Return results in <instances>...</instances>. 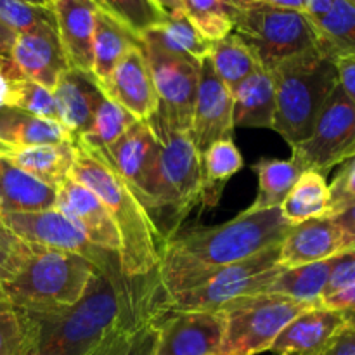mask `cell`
<instances>
[{
    "instance_id": "cell-34",
    "label": "cell",
    "mask_w": 355,
    "mask_h": 355,
    "mask_svg": "<svg viewBox=\"0 0 355 355\" xmlns=\"http://www.w3.org/2000/svg\"><path fill=\"white\" fill-rule=\"evenodd\" d=\"M243 156L232 139H222L214 142L207 151L201 155V166H203V191L201 198L205 201L208 196H214V203L220 196V189L234 173L243 168Z\"/></svg>"
},
{
    "instance_id": "cell-31",
    "label": "cell",
    "mask_w": 355,
    "mask_h": 355,
    "mask_svg": "<svg viewBox=\"0 0 355 355\" xmlns=\"http://www.w3.org/2000/svg\"><path fill=\"white\" fill-rule=\"evenodd\" d=\"M208 59L218 78L225 83L229 90H234L243 80L262 68L248 45L234 33L214 42Z\"/></svg>"
},
{
    "instance_id": "cell-18",
    "label": "cell",
    "mask_w": 355,
    "mask_h": 355,
    "mask_svg": "<svg viewBox=\"0 0 355 355\" xmlns=\"http://www.w3.org/2000/svg\"><path fill=\"white\" fill-rule=\"evenodd\" d=\"M10 61L21 76L49 90L54 89L59 76L69 69L55 23L42 24L28 33L17 35Z\"/></svg>"
},
{
    "instance_id": "cell-13",
    "label": "cell",
    "mask_w": 355,
    "mask_h": 355,
    "mask_svg": "<svg viewBox=\"0 0 355 355\" xmlns=\"http://www.w3.org/2000/svg\"><path fill=\"white\" fill-rule=\"evenodd\" d=\"M222 338V312L159 309L156 355H217Z\"/></svg>"
},
{
    "instance_id": "cell-6",
    "label": "cell",
    "mask_w": 355,
    "mask_h": 355,
    "mask_svg": "<svg viewBox=\"0 0 355 355\" xmlns=\"http://www.w3.org/2000/svg\"><path fill=\"white\" fill-rule=\"evenodd\" d=\"M315 305L276 293H257L236 298L220 309L224 338L217 355H257L269 352L281 331Z\"/></svg>"
},
{
    "instance_id": "cell-41",
    "label": "cell",
    "mask_w": 355,
    "mask_h": 355,
    "mask_svg": "<svg viewBox=\"0 0 355 355\" xmlns=\"http://www.w3.org/2000/svg\"><path fill=\"white\" fill-rule=\"evenodd\" d=\"M159 309H162V302H159L158 309L153 312L151 318L146 319L128 338H125L118 345H113L110 349H104L92 355H156Z\"/></svg>"
},
{
    "instance_id": "cell-30",
    "label": "cell",
    "mask_w": 355,
    "mask_h": 355,
    "mask_svg": "<svg viewBox=\"0 0 355 355\" xmlns=\"http://www.w3.org/2000/svg\"><path fill=\"white\" fill-rule=\"evenodd\" d=\"M253 170L259 177V194L246 211L281 208L302 173L293 159L262 158L253 165Z\"/></svg>"
},
{
    "instance_id": "cell-32",
    "label": "cell",
    "mask_w": 355,
    "mask_h": 355,
    "mask_svg": "<svg viewBox=\"0 0 355 355\" xmlns=\"http://www.w3.org/2000/svg\"><path fill=\"white\" fill-rule=\"evenodd\" d=\"M312 23L319 33L322 51L333 58L342 54H355L354 0H333L331 9Z\"/></svg>"
},
{
    "instance_id": "cell-37",
    "label": "cell",
    "mask_w": 355,
    "mask_h": 355,
    "mask_svg": "<svg viewBox=\"0 0 355 355\" xmlns=\"http://www.w3.org/2000/svg\"><path fill=\"white\" fill-rule=\"evenodd\" d=\"M184 12L207 40L217 42L232 33L238 10L220 0H184Z\"/></svg>"
},
{
    "instance_id": "cell-44",
    "label": "cell",
    "mask_w": 355,
    "mask_h": 355,
    "mask_svg": "<svg viewBox=\"0 0 355 355\" xmlns=\"http://www.w3.org/2000/svg\"><path fill=\"white\" fill-rule=\"evenodd\" d=\"M352 284H355V250H349V252H342L338 255V262L333 270L324 297L343 290V288L352 286Z\"/></svg>"
},
{
    "instance_id": "cell-58",
    "label": "cell",
    "mask_w": 355,
    "mask_h": 355,
    "mask_svg": "<svg viewBox=\"0 0 355 355\" xmlns=\"http://www.w3.org/2000/svg\"><path fill=\"white\" fill-rule=\"evenodd\" d=\"M354 2H355V0H354Z\"/></svg>"
},
{
    "instance_id": "cell-15",
    "label": "cell",
    "mask_w": 355,
    "mask_h": 355,
    "mask_svg": "<svg viewBox=\"0 0 355 355\" xmlns=\"http://www.w3.org/2000/svg\"><path fill=\"white\" fill-rule=\"evenodd\" d=\"M106 151L118 172L149 210L159 156V137L149 120L135 121Z\"/></svg>"
},
{
    "instance_id": "cell-43",
    "label": "cell",
    "mask_w": 355,
    "mask_h": 355,
    "mask_svg": "<svg viewBox=\"0 0 355 355\" xmlns=\"http://www.w3.org/2000/svg\"><path fill=\"white\" fill-rule=\"evenodd\" d=\"M26 243L12 234L0 220V283L9 279L19 263Z\"/></svg>"
},
{
    "instance_id": "cell-47",
    "label": "cell",
    "mask_w": 355,
    "mask_h": 355,
    "mask_svg": "<svg viewBox=\"0 0 355 355\" xmlns=\"http://www.w3.org/2000/svg\"><path fill=\"white\" fill-rule=\"evenodd\" d=\"M336 227H338L340 234H342L343 241V252L355 250V205L349 207L347 210L340 211V214L333 215Z\"/></svg>"
},
{
    "instance_id": "cell-25",
    "label": "cell",
    "mask_w": 355,
    "mask_h": 355,
    "mask_svg": "<svg viewBox=\"0 0 355 355\" xmlns=\"http://www.w3.org/2000/svg\"><path fill=\"white\" fill-rule=\"evenodd\" d=\"M58 186L3 163L0 175L2 211H44L55 208Z\"/></svg>"
},
{
    "instance_id": "cell-1",
    "label": "cell",
    "mask_w": 355,
    "mask_h": 355,
    "mask_svg": "<svg viewBox=\"0 0 355 355\" xmlns=\"http://www.w3.org/2000/svg\"><path fill=\"white\" fill-rule=\"evenodd\" d=\"M163 295L158 270L125 277L120 266L97 270L78 304L52 314H30L35 355H89L116 329L155 309Z\"/></svg>"
},
{
    "instance_id": "cell-11",
    "label": "cell",
    "mask_w": 355,
    "mask_h": 355,
    "mask_svg": "<svg viewBox=\"0 0 355 355\" xmlns=\"http://www.w3.org/2000/svg\"><path fill=\"white\" fill-rule=\"evenodd\" d=\"M295 165L305 172L314 170L324 175L355 153V106L338 85L322 106L311 137L293 146Z\"/></svg>"
},
{
    "instance_id": "cell-57",
    "label": "cell",
    "mask_w": 355,
    "mask_h": 355,
    "mask_svg": "<svg viewBox=\"0 0 355 355\" xmlns=\"http://www.w3.org/2000/svg\"><path fill=\"white\" fill-rule=\"evenodd\" d=\"M354 156H355V153H354Z\"/></svg>"
},
{
    "instance_id": "cell-21",
    "label": "cell",
    "mask_w": 355,
    "mask_h": 355,
    "mask_svg": "<svg viewBox=\"0 0 355 355\" xmlns=\"http://www.w3.org/2000/svg\"><path fill=\"white\" fill-rule=\"evenodd\" d=\"M343 252L342 234L331 217L312 218L293 225L279 245V266L284 269L321 262Z\"/></svg>"
},
{
    "instance_id": "cell-10",
    "label": "cell",
    "mask_w": 355,
    "mask_h": 355,
    "mask_svg": "<svg viewBox=\"0 0 355 355\" xmlns=\"http://www.w3.org/2000/svg\"><path fill=\"white\" fill-rule=\"evenodd\" d=\"M141 44L159 99L155 116L172 130L189 134L201 62L168 51L149 31L142 35Z\"/></svg>"
},
{
    "instance_id": "cell-17",
    "label": "cell",
    "mask_w": 355,
    "mask_h": 355,
    "mask_svg": "<svg viewBox=\"0 0 355 355\" xmlns=\"http://www.w3.org/2000/svg\"><path fill=\"white\" fill-rule=\"evenodd\" d=\"M55 208L69 218L92 245L104 252H120V234L103 201L71 175L58 186Z\"/></svg>"
},
{
    "instance_id": "cell-28",
    "label": "cell",
    "mask_w": 355,
    "mask_h": 355,
    "mask_svg": "<svg viewBox=\"0 0 355 355\" xmlns=\"http://www.w3.org/2000/svg\"><path fill=\"white\" fill-rule=\"evenodd\" d=\"M281 214L284 220L291 225L302 224L312 218L328 217L329 215V184L324 175L314 170H305L300 173L290 194L281 205Z\"/></svg>"
},
{
    "instance_id": "cell-19",
    "label": "cell",
    "mask_w": 355,
    "mask_h": 355,
    "mask_svg": "<svg viewBox=\"0 0 355 355\" xmlns=\"http://www.w3.org/2000/svg\"><path fill=\"white\" fill-rule=\"evenodd\" d=\"M52 10L68 66L92 75L97 6L94 0H52Z\"/></svg>"
},
{
    "instance_id": "cell-16",
    "label": "cell",
    "mask_w": 355,
    "mask_h": 355,
    "mask_svg": "<svg viewBox=\"0 0 355 355\" xmlns=\"http://www.w3.org/2000/svg\"><path fill=\"white\" fill-rule=\"evenodd\" d=\"M97 83L110 99L120 104L137 120L148 121L158 111L159 99L142 44L128 49L111 75L104 82Z\"/></svg>"
},
{
    "instance_id": "cell-46",
    "label": "cell",
    "mask_w": 355,
    "mask_h": 355,
    "mask_svg": "<svg viewBox=\"0 0 355 355\" xmlns=\"http://www.w3.org/2000/svg\"><path fill=\"white\" fill-rule=\"evenodd\" d=\"M338 83L355 106V54H342L335 58Z\"/></svg>"
},
{
    "instance_id": "cell-42",
    "label": "cell",
    "mask_w": 355,
    "mask_h": 355,
    "mask_svg": "<svg viewBox=\"0 0 355 355\" xmlns=\"http://www.w3.org/2000/svg\"><path fill=\"white\" fill-rule=\"evenodd\" d=\"M355 205V156L342 163V170L329 184V215L340 214Z\"/></svg>"
},
{
    "instance_id": "cell-55",
    "label": "cell",
    "mask_w": 355,
    "mask_h": 355,
    "mask_svg": "<svg viewBox=\"0 0 355 355\" xmlns=\"http://www.w3.org/2000/svg\"><path fill=\"white\" fill-rule=\"evenodd\" d=\"M2 166H3V162L0 159V175H2Z\"/></svg>"
},
{
    "instance_id": "cell-48",
    "label": "cell",
    "mask_w": 355,
    "mask_h": 355,
    "mask_svg": "<svg viewBox=\"0 0 355 355\" xmlns=\"http://www.w3.org/2000/svg\"><path fill=\"white\" fill-rule=\"evenodd\" d=\"M322 355H355V328L345 326Z\"/></svg>"
},
{
    "instance_id": "cell-5",
    "label": "cell",
    "mask_w": 355,
    "mask_h": 355,
    "mask_svg": "<svg viewBox=\"0 0 355 355\" xmlns=\"http://www.w3.org/2000/svg\"><path fill=\"white\" fill-rule=\"evenodd\" d=\"M270 75L276 94L272 130L293 148L311 137L322 106L338 85L335 58L315 47L283 61Z\"/></svg>"
},
{
    "instance_id": "cell-14",
    "label": "cell",
    "mask_w": 355,
    "mask_h": 355,
    "mask_svg": "<svg viewBox=\"0 0 355 355\" xmlns=\"http://www.w3.org/2000/svg\"><path fill=\"white\" fill-rule=\"evenodd\" d=\"M234 132V103L231 90L218 78L210 59L201 61L196 103L189 137L200 155L214 142L231 139Z\"/></svg>"
},
{
    "instance_id": "cell-24",
    "label": "cell",
    "mask_w": 355,
    "mask_h": 355,
    "mask_svg": "<svg viewBox=\"0 0 355 355\" xmlns=\"http://www.w3.org/2000/svg\"><path fill=\"white\" fill-rule=\"evenodd\" d=\"M231 94L234 103V127L272 128L276 94L270 71L259 68L231 90Z\"/></svg>"
},
{
    "instance_id": "cell-40",
    "label": "cell",
    "mask_w": 355,
    "mask_h": 355,
    "mask_svg": "<svg viewBox=\"0 0 355 355\" xmlns=\"http://www.w3.org/2000/svg\"><path fill=\"white\" fill-rule=\"evenodd\" d=\"M0 23L21 35L42 24L55 23V17L52 6H37L24 0H0Z\"/></svg>"
},
{
    "instance_id": "cell-38",
    "label": "cell",
    "mask_w": 355,
    "mask_h": 355,
    "mask_svg": "<svg viewBox=\"0 0 355 355\" xmlns=\"http://www.w3.org/2000/svg\"><path fill=\"white\" fill-rule=\"evenodd\" d=\"M7 107H16V110L26 111L35 116L61 123V114H59V107L52 90L45 89L44 85L31 82L24 76L10 78Z\"/></svg>"
},
{
    "instance_id": "cell-51",
    "label": "cell",
    "mask_w": 355,
    "mask_h": 355,
    "mask_svg": "<svg viewBox=\"0 0 355 355\" xmlns=\"http://www.w3.org/2000/svg\"><path fill=\"white\" fill-rule=\"evenodd\" d=\"M153 2L166 17L184 12V0H153Z\"/></svg>"
},
{
    "instance_id": "cell-3",
    "label": "cell",
    "mask_w": 355,
    "mask_h": 355,
    "mask_svg": "<svg viewBox=\"0 0 355 355\" xmlns=\"http://www.w3.org/2000/svg\"><path fill=\"white\" fill-rule=\"evenodd\" d=\"M71 177L89 187L106 207L120 234V262L125 277H144L158 270L163 239L134 187L123 179L106 148L90 137H75Z\"/></svg>"
},
{
    "instance_id": "cell-35",
    "label": "cell",
    "mask_w": 355,
    "mask_h": 355,
    "mask_svg": "<svg viewBox=\"0 0 355 355\" xmlns=\"http://www.w3.org/2000/svg\"><path fill=\"white\" fill-rule=\"evenodd\" d=\"M94 3L101 12L113 17L137 38L166 19L153 0H94Z\"/></svg>"
},
{
    "instance_id": "cell-36",
    "label": "cell",
    "mask_w": 355,
    "mask_h": 355,
    "mask_svg": "<svg viewBox=\"0 0 355 355\" xmlns=\"http://www.w3.org/2000/svg\"><path fill=\"white\" fill-rule=\"evenodd\" d=\"M33 352V322L0 290V355Z\"/></svg>"
},
{
    "instance_id": "cell-20",
    "label": "cell",
    "mask_w": 355,
    "mask_h": 355,
    "mask_svg": "<svg viewBox=\"0 0 355 355\" xmlns=\"http://www.w3.org/2000/svg\"><path fill=\"white\" fill-rule=\"evenodd\" d=\"M347 326L338 311L315 307L295 318L277 335L269 352L272 355H322Z\"/></svg>"
},
{
    "instance_id": "cell-22",
    "label": "cell",
    "mask_w": 355,
    "mask_h": 355,
    "mask_svg": "<svg viewBox=\"0 0 355 355\" xmlns=\"http://www.w3.org/2000/svg\"><path fill=\"white\" fill-rule=\"evenodd\" d=\"M58 103L61 123L75 137L90 134L94 110L101 96V87L90 73L66 69L52 89Z\"/></svg>"
},
{
    "instance_id": "cell-9",
    "label": "cell",
    "mask_w": 355,
    "mask_h": 355,
    "mask_svg": "<svg viewBox=\"0 0 355 355\" xmlns=\"http://www.w3.org/2000/svg\"><path fill=\"white\" fill-rule=\"evenodd\" d=\"M149 123L159 137V156L149 208L168 207L184 217L203 191L201 155L189 134L172 130L158 116L149 118Z\"/></svg>"
},
{
    "instance_id": "cell-53",
    "label": "cell",
    "mask_w": 355,
    "mask_h": 355,
    "mask_svg": "<svg viewBox=\"0 0 355 355\" xmlns=\"http://www.w3.org/2000/svg\"><path fill=\"white\" fill-rule=\"evenodd\" d=\"M220 2L227 3L229 7H232V9H236V10H243V9H246V7L253 6L257 0H220Z\"/></svg>"
},
{
    "instance_id": "cell-54",
    "label": "cell",
    "mask_w": 355,
    "mask_h": 355,
    "mask_svg": "<svg viewBox=\"0 0 355 355\" xmlns=\"http://www.w3.org/2000/svg\"><path fill=\"white\" fill-rule=\"evenodd\" d=\"M24 2L37 3V6H52V0H24Z\"/></svg>"
},
{
    "instance_id": "cell-56",
    "label": "cell",
    "mask_w": 355,
    "mask_h": 355,
    "mask_svg": "<svg viewBox=\"0 0 355 355\" xmlns=\"http://www.w3.org/2000/svg\"><path fill=\"white\" fill-rule=\"evenodd\" d=\"M0 214H2V205H0Z\"/></svg>"
},
{
    "instance_id": "cell-29",
    "label": "cell",
    "mask_w": 355,
    "mask_h": 355,
    "mask_svg": "<svg viewBox=\"0 0 355 355\" xmlns=\"http://www.w3.org/2000/svg\"><path fill=\"white\" fill-rule=\"evenodd\" d=\"M139 44H141V38H137L132 31L121 26L118 21H114L113 17L99 10L97 12L92 45L94 78L97 82H104L111 75L118 61L127 54L128 49Z\"/></svg>"
},
{
    "instance_id": "cell-4",
    "label": "cell",
    "mask_w": 355,
    "mask_h": 355,
    "mask_svg": "<svg viewBox=\"0 0 355 355\" xmlns=\"http://www.w3.org/2000/svg\"><path fill=\"white\" fill-rule=\"evenodd\" d=\"M96 272L83 257L26 243L16 270L0 290L26 314H52L78 304Z\"/></svg>"
},
{
    "instance_id": "cell-52",
    "label": "cell",
    "mask_w": 355,
    "mask_h": 355,
    "mask_svg": "<svg viewBox=\"0 0 355 355\" xmlns=\"http://www.w3.org/2000/svg\"><path fill=\"white\" fill-rule=\"evenodd\" d=\"M257 2L266 3V6H272V7H281V9L302 10L300 0H257Z\"/></svg>"
},
{
    "instance_id": "cell-39",
    "label": "cell",
    "mask_w": 355,
    "mask_h": 355,
    "mask_svg": "<svg viewBox=\"0 0 355 355\" xmlns=\"http://www.w3.org/2000/svg\"><path fill=\"white\" fill-rule=\"evenodd\" d=\"M135 121H137V118L134 114H130L120 104L110 99L101 89V96L97 99L96 110H94L92 128H90V134L83 135V137H90L104 148H110Z\"/></svg>"
},
{
    "instance_id": "cell-27",
    "label": "cell",
    "mask_w": 355,
    "mask_h": 355,
    "mask_svg": "<svg viewBox=\"0 0 355 355\" xmlns=\"http://www.w3.org/2000/svg\"><path fill=\"white\" fill-rule=\"evenodd\" d=\"M61 123L35 116L16 107H0V142L10 146H38L73 142Z\"/></svg>"
},
{
    "instance_id": "cell-26",
    "label": "cell",
    "mask_w": 355,
    "mask_h": 355,
    "mask_svg": "<svg viewBox=\"0 0 355 355\" xmlns=\"http://www.w3.org/2000/svg\"><path fill=\"white\" fill-rule=\"evenodd\" d=\"M338 255L321 260V262L283 269L279 276L272 281V284L267 288L266 293L284 295V297L295 298V300L305 302L315 307H322V298L338 262Z\"/></svg>"
},
{
    "instance_id": "cell-2",
    "label": "cell",
    "mask_w": 355,
    "mask_h": 355,
    "mask_svg": "<svg viewBox=\"0 0 355 355\" xmlns=\"http://www.w3.org/2000/svg\"><path fill=\"white\" fill-rule=\"evenodd\" d=\"M293 225L281 208L241 211L214 227H198L173 234L162 245L158 279L165 298L194 290L224 267L279 245Z\"/></svg>"
},
{
    "instance_id": "cell-8",
    "label": "cell",
    "mask_w": 355,
    "mask_h": 355,
    "mask_svg": "<svg viewBox=\"0 0 355 355\" xmlns=\"http://www.w3.org/2000/svg\"><path fill=\"white\" fill-rule=\"evenodd\" d=\"M279 245H272L241 262L224 267L194 290L175 297H163L162 307L165 311L217 312L236 298L266 293L284 269L279 266Z\"/></svg>"
},
{
    "instance_id": "cell-12",
    "label": "cell",
    "mask_w": 355,
    "mask_h": 355,
    "mask_svg": "<svg viewBox=\"0 0 355 355\" xmlns=\"http://www.w3.org/2000/svg\"><path fill=\"white\" fill-rule=\"evenodd\" d=\"M0 220L16 238L28 245L75 253L89 260L97 270H110L120 266L116 253L104 252L92 245L58 208L44 211H2Z\"/></svg>"
},
{
    "instance_id": "cell-23",
    "label": "cell",
    "mask_w": 355,
    "mask_h": 355,
    "mask_svg": "<svg viewBox=\"0 0 355 355\" xmlns=\"http://www.w3.org/2000/svg\"><path fill=\"white\" fill-rule=\"evenodd\" d=\"M0 159L44 182L59 186L71 175L75 146L73 142L38 146H10L0 142Z\"/></svg>"
},
{
    "instance_id": "cell-49",
    "label": "cell",
    "mask_w": 355,
    "mask_h": 355,
    "mask_svg": "<svg viewBox=\"0 0 355 355\" xmlns=\"http://www.w3.org/2000/svg\"><path fill=\"white\" fill-rule=\"evenodd\" d=\"M16 38L17 33H14L6 24L0 23V71L6 69L9 64H12L10 52H12L14 44H16Z\"/></svg>"
},
{
    "instance_id": "cell-33",
    "label": "cell",
    "mask_w": 355,
    "mask_h": 355,
    "mask_svg": "<svg viewBox=\"0 0 355 355\" xmlns=\"http://www.w3.org/2000/svg\"><path fill=\"white\" fill-rule=\"evenodd\" d=\"M149 33L168 51L196 59L198 62L205 61L210 55L211 44H214L196 30L186 12L166 17L163 24H159L155 30H149Z\"/></svg>"
},
{
    "instance_id": "cell-7",
    "label": "cell",
    "mask_w": 355,
    "mask_h": 355,
    "mask_svg": "<svg viewBox=\"0 0 355 355\" xmlns=\"http://www.w3.org/2000/svg\"><path fill=\"white\" fill-rule=\"evenodd\" d=\"M263 69L272 71L293 55L321 47L314 23L302 10L281 9L255 2L238 10L234 30Z\"/></svg>"
},
{
    "instance_id": "cell-50",
    "label": "cell",
    "mask_w": 355,
    "mask_h": 355,
    "mask_svg": "<svg viewBox=\"0 0 355 355\" xmlns=\"http://www.w3.org/2000/svg\"><path fill=\"white\" fill-rule=\"evenodd\" d=\"M302 2V12L309 17L311 21L319 19L324 16L333 6V0H300Z\"/></svg>"
},
{
    "instance_id": "cell-45",
    "label": "cell",
    "mask_w": 355,
    "mask_h": 355,
    "mask_svg": "<svg viewBox=\"0 0 355 355\" xmlns=\"http://www.w3.org/2000/svg\"><path fill=\"white\" fill-rule=\"evenodd\" d=\"M322 307L338 311L345 319L347 326L355 328V284L322 298Z\"/></svg>"
}]
</instances>
